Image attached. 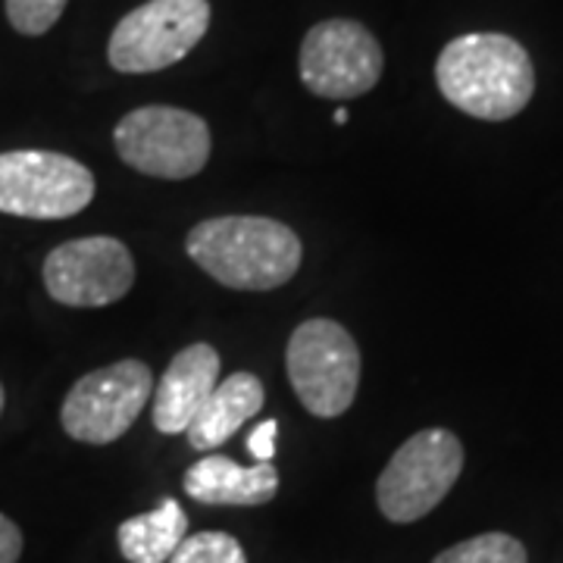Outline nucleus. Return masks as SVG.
I'll return each instance as SVG.
<instances>
[{"label": "nucleus", "mask_w": 563, "mask_h": 563, "mask_svg": "<svg viewBox=\"0 0 563 563\" xmlns=\"http://www.w3.org/2000/svg\"><path fill=\"white\" fill-rule=\"evenodd\" d=\"M444 101L473 120L504 122L526 110L536 95V66L510 35L473 32L448 41L435 63Z\"/></svg>", "instance_id": "nucleus-1"}, {"label": "nucleus", "mask_w": 563, "mask_h": 563, "mask_svg": "<svg viewBox=\"0 0 563 563\" xmlns=\"http://www.w3.org/2000/svg\"><path fill=\"white\" fill-rule=\"evenodd\" d=\"M188 257L210 279L235 291H273L295 279L303 247L295 229L269 217H213L185 242Z\"/></svg>", "instance_id": "nucleus-2"}, {"label": "nucleus", "mask_w": 563, "mask_h": 563, "mask_svg": "<svg viewBox=\"0 0 563 563\" xmlns=\"http://www.w3.org/2000/svg\"><path fill=\"white\" fill-rule=\"evenodd\" d=\"M288 383L307 413L335 420L357 398L361 388V347L335 320L301 322L285 347Z\"/></svg>", "instance_id": "nucleus-3"}, {"label": "nucleus", "mask_w": 563, "mask_h": 563, "mask_svg": "<svg viewBox=\"0 0 563 563\" xmlns=\"http://www.w3.org/2000/svg\"><path fill=\"white\" fill-rule=\"evenodd\" d=\"M461 473V439L451 429H422L379 473L376 504L388 523H417L448 498Z\"/></svg>", "instance_id": "nucleus-4"}, {"label": "nucleus", "mask_w": 563, "mask_h": 563, "mask_svg": "<svg viewBox=\"0 0 563 563\" xmlns=\"http://www.w3.org/2000/svg\"><path fill=\"white\" fill-rule=\"evenodd\" d=\"M117 154L135 173L154 179H191L210 161L207 122L181 107L151 103L125 113L113 132Z\"/></svg>", "instance_id": "nucleus-5"}, {"label": "nucleus", "mask_w": 563, "mask_h": 563, "mask_svg": "<svg viewBox=\"0 0 563 563\" xmlns=\"http://www.w3.org/2000/svg\"><path fill=\"white\" fill-rule=\"evenodd\" d=\"M210 29L207 0H147L125 13L107 44L117 73L144 76L185 60Z\"/></svg>", "instance_id": "nucleus-6"}, {"label": "nucleus", "mask_w": 563, "mask_h": 563, "mask_svg": "<svg viewBox=\"0 0 563 563\" xmlns=\"http://www.w3.org/2000/svg\"><path fill=\"white\" fill-rule=\"evenodd\" d=\"M95 201V173L60 151L0 154V213L22 220H69Z\"/></svg>", "instance_id": "nucleus-7"}, {"label": "nucleus", "mask_w": 563, "mask_h": 563, "mask_svg": "<svg viewBox=\"0 0 563 563\" xmlns=\"http://www.w3.org/2000/svg\"><path fill=\"white\" fill-rule=\"evenodd\" d=\"M154 395V373L141 361H117L85 373L63 398L60 422L69 439L110 444L122 439Z\"/></svg>", "instance_id": "nucleus-8"}, {"label": "nucleus", "mask_w": 563, "mask_h": 563, "mask_svg": "<svg viewBox=\"0 0 563 563\" xmlns=\"http://www.w3.org/2000/svg\"><path fill=\"white\" fill-rule=\"evenodd\" d=\"M385 57L376 35L354 20L317 22L301 44V81L325 101H351L376 88Z\"/></svg>", "instance_id": "nucleus-9"}, {"label": "nucleus", "mask_w": 563, "mask_h": 563, "mask_svg": "<svg viewBox=\"0 0 563 563\" xmlns=\"http://www.w3.org/2000/svg\"><path fill=\"white\" fill-rule=\"evenodd\" d=\"M44 288L63 307H107L135 285L132 251L110 235L73 239L44 257Z\"/></svg>", "instance_id": "nucleus-10"}, {"label": "nucleus", "mask_w": 563, "mask_h": 563, "mask_svg": "<svg viewBox=\"0 0 563 563\" xmlns=\"http://www.w3.org/2000/svg\"><path fill=\"white\" fill-rule=\"evenodd\" d=\"M217 385H220L217 347L203 342L181 347L154 391V429L163 435H181Z\"/></svg>", "instance_id": "nucleus-11"}, {"label": "nucleus", "mask_w": 563, "mask_h": 563, "mask_svg": "<svg viewBox=\"0 0 563 563\" xmlns=\"http://www.w3.org/2000/svg\"><path fill=\"white\" fill-rule=\"evenodd\" d=\"M181 488L188 498L217 507H261L269 504L279 492V470L276 463H254L242 466L225 454H207L195 466H188Z\"/></svg>", "instance_id": "nucleus-12"}, {"label": "nucleus", "mask_w": 563, "mask_h": 563, "mask_svg": "<svg viewBox=\"0 0 563 563\" xmlns=\"http://www.w3.org/2000/svg\"><path fill=\"white\" fill-rule=\"evenodd\" d=\"M263 404H266V391H263L261 379L254 373H244V369L232 373L229 379H222L213 388V395L203 401L198 417L185 429L188 444L195 451L220 448L242 429L244 422L261 413Z\"/></svg>", "instance_id": "nucleus-13"}, {"label": "nucleus", "mask_w": 563, "mask_h": 563, "mask_svg": "<svg viewBox=\"0 0 563 563\" xmlns=\"http://www.w3.org/2000/svg\"><path fill=\"white\" fill-rule=\"evenodd\" d=\"M188 536V517L176 498H163L161 507L129 517L117 529L120 554L129 563H166Z\"/></svg>", "instance_id": "nucleus-14"}, {"label": "nucleus", "mask_w": 563, "mask_h": 563, "mask_svg": "<svg viewBox=\"0 0 563 563\" xmlns=\"http://www.w3.org/2000/svg\"><path fill=\"white\" fill-rule=\"evenodd\" d=\"M432 563H529V558L520 539L507 532H483L444 548Z\"/></svg>", "instance_id": "nucleus-15"}, {"label": "nucleus", "mask_w": 563, "mask_h": 563, "mask_svg": "<svg viewBox=\"0 0 563 563\" xmlns=\"http://www.w3.org/2000/svg\"><path fill=\"white\" fill-rule=\"evenodd\" d=\"M166 563H247V558L235 536L210 529V532L185 536V542Z\"/></svg>", "instance_id": "nucleus-16"}, {"label": "nucleus", "mask_w": 563, "mask_h": 563, "mask_svg": "<svg viewBox=\"0 0 563 563\" xmlns=\"http://www.w3.org/2000/svg\"><path fill=\"white\" fill-rule=\"evenodd\" d=\"M66 3L69 0H3L10 25L29 38H38L44 32H51L60 22Z\"/></svg>", "instance_id": "nucleus-17"}, {"label": "nucleus", "mask_w": 563, "mask_h": 563, "mask_svg": "<svg viewBox=\"0 0 563 563\" xmlns=\"http://www.w3.org/2000/svg\"><path fill=\"white\" fill-rule=\"evenodd\" d=\"M276 435H279V422L263 420L251 435H247V451L257 463H269L276 457Z\"/></svg>", "instance_id": "nucleus-18"}, {"label": "nucleus", "mask_w": 563, "mask_h": 563, "mask_svg": "<svg viewBox=\"0 0 563 563\" xmlns=\"http://www.w3.org/2000/svg\"><path fill=\"white\" fill-rule=\"evenodd\" d=\"M22 558V532L10 517L0 514V563H20Z\"/></svg>", "instance_id": "nucleus-19"}, {"label": "nucleus", "mask_w": 563, "mask_h": 563, "mask_svg": "<svg viewBox=\"0 0 563 563\" xmlns=\"http://www.w3.org/2000/svg\"><path fill=\"white\" fill-rule=\"evenodd\" d=\"M335 122H339V125H344V122H347V110H335Z\"/></svg>", "instance_id": "nucleus-20"}, {"label": "nucleus", "mask_w": 563, "mask_h": 563, "mask_svg": "<svg viewBox=\"0 0 563 563\" xmlns=\"http://www.w3.org/2000/svg\"><path fill=\"white\" fill-rule=\"evenodd\" d=\"M3 404H7V395H3V385H0V413H3Z\"/></svg>", "instance_id": "nucleus-21"}]
</instances>
